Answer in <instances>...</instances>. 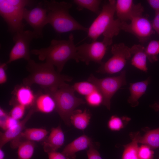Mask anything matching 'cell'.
<instances>
[{
  "instance_id": "6da1fadb",
  "label": "cell",
  "mask_w": 159,
  "mask_h": 159,
  "mask_svg": "<svg viewBox=\"0 0 159 159\" xmlns=\"http://www.w3.org/2000/svg\"><path fill=\"white\" fill-rule=\"evenodd\" d=\"M54 67L46 62L38 63L30 59L26 66L29 74L23 79V84L30 87L36 84L44 90L52 91L72 80V77L60 74L55 70Z\"/></svg>"
},
{
  "instance_id": "7a4b0ae2",
  "label": "cell",
  "mask_w": 159,
  "mask_h": 159,
  "mask_svg": "<svg viewBox=\"0 0 159 159\" xmlns=\"http://www.w3.org/2000/svg\"><path fill=\"white\" fill-rule=\"evenodd\" d=\"M74 42L73 35L71 34L68 39H52L50 45L46 48L34 49L30 53L37 56L39 59L55 66L57 71L60 73L66 63L71 59L77 62L80 61Z\"/></svg>"
},
{
  "instance_id": "3957f363",
  "label": "cell",
  "mask_w": 159,
  "mask_h": 159,
  "mask_svg": "<svg viewBox=\"0 0 159 159\" xmlns=\"http://www.w3.org/2000/svg\"><path fill=\"white\" fill-rule=\"evenodd\" d=\"M115 3V0H110L104 4L97 17L87 29V37L92 41H96L102 35L103 40L110 46L113 37L121 30L122 22L114 18Z\"/></svg>"
},
{
  "instance_id": "277c9868",
  "label": "cell",
  "mask_w": 159,
  "mask_h": 159,
  "mask_svg": "<svg viewBox=\"0 0 159 159\" xmlns=\"http://www.w3.org/2000/svg\"><path fill=\"white\" fill-rule=\"evenodd\" d=\"M72 6L71 3L64 1H44L43 7L47 11V23L57 33L77 30L87 31L88 28L79 23L70 14L69 11Z\"/></svg>"
},
{
  "instance_id": "5b68a950",
  "label": "cell",
  "mask_w": 159,
  "mask_h": 159,
  "mask_svg": "<svg viewBox=\"0 0 159 159\" xmlns=\"http://www.w3.org/2000/svg\"><path fill=\"white\" fill-rule=\"evenodd\" d=\"M44 91L54 99L56 105L55 110L65 123L70 125L71 115L77 107L85 104V102L76 97L72 86L67 83L57 90Z\"/></svg>"
},
{
  "instance_id": "8992f818",
  "label": "cell",
  "mask_w": 159,
  "mask_h": 159,
  "mask_svg": "<svg viewBox=\"0 0 159 159\" xmlns=\"http://www.w3.org/2000/svg\"><path fill=\"white\" fill-rule=\"evenodd\" d=\"M33 1L27 0H0V14L6 23L9 30L15 34L23 31L25 7L32 4Z\"/></svg>"
},
{
  "instance_id": "52a82bcc",
  "label": "cell",
  "mask_w": 159,
  "mask_h": 159,
  "mask_svg": "<svg viewBox=\"0 0 159 159\" xmlns=\"http://www.w3.org/2000/svg\"><path fill=\"white\" fill-rule=\"evenodd\" d=\"M87 81L96 87L103 98L102 104L109 110L110 109L111 100L116 92L122 87L127 84L126 71L121 72L117 76L98 78L92 74L88 77Z\"/></svg>"
},
{
  "instance_id": "ba28073f",
  "label": "cell",
  "mask_w": 159,
  "mask_h": 159,
  "mask_svg": "<svg viewBox=\"0 0 159 159\" xmlns=\"http://www.w3.org/2000/svg\"><path fill=\"white\" fill-rule=\"evenodd\" d=\"M111 51L112 56L100 64L97 71V72L109 74L118 73L123 69L132 56L130 48L123 43L114 44Z\"/></svg>"
},
{
  "instance_id": "9c48e42d",
  "label": "cell",
  "mask_w": 159,
  "mask_h": 159,
  "mask_svg": "<svg viewBox=\"0 0 159 159\" xmlns=\"http://www.w3.org/2000/svg\"><path fill=\"white\" fill-rule=\"evenodd\" d=\"M35 39L33 31L29 30L21 31L15 34L13 37L14 44L9 54L8 64L17 60L23 59L28 61L30 58V44L32 40Z\"/></svg>"
},
{
  "instance_id": "30bf717a",
  "label": "cell",
  "mask_w": 159,
  "mask_h": 159,
  "mask_svg": "<svg viewBox=\"0 0 159 159\" xmlns=\"http://www.w3.org/2000/svg\"><path fill=\"white\" fill-rule=\"evenodd\" d=\"M110 45L103 40L94 41L90 43H85L77 46V51L80 61L89 65L91 62L101 64Z\"/></svg>"
},
{
  "instance_id": "8fae6325",
  "label": "cell",
  "mask_w": 159,
  "mask_h": 159,
  "mask_svg": "<svg viewBox=\"0 0 159 159\" xmlns=\"http://www.w3.org/2000/svg\"><path fill=\"white\" fill-rule=\"evenodd\" d=\"M121 30L133 34L141 43L147 41L155 33L152 23L143 15L134 18L129 24L122 22Z\"/></svg>"
},
{
  "instance_id": "7c38bea8",
  "label": "cell",
  "mask_w": 159,
  "mask_h": 159,
  "mask_svg": "<svg viewBox=\"0 0 159 159\" xmlns=\"http://www.w3.org/2000/svg\"><path fill=\"white\" fill-rule=\"evenodd\" d=\"M39 3L31 9L25 8L24 11L23 19L33 29L35 39L42 37L44 27L48 24L47 11Z\"/></svg>"
},
{
  "instance_id": "4fadbf2b",
  "label": "cell",
  "mask_w": 159,
  "mask_h": 159,
  "mask_svg": "<svg viewBox=\"0 0 159 159\" xmlns=\"http://www.w3.org/2000/svg\"><path fill=\"white\" fill-rule=\"evenodd\" d=\"M143 6L141 3L135 4L132 0L116 1L115 13L122 22L131 21L134 18L143 15Z\"/></svg>"
},
{
  "instance_id": "5bb4252c",
  "label": "cell",
  "mask_w": 159,
  "mask_h": 159,
  "mask_svg": "<svg viewBox=\"0 0 159 159\" xmlns=\"http://www.w3.org/2000/svg\"><path fill=\"white\" fill-rule=\"evenodd\" d=\"M35 111L34 108L30 110L25 117L11 128L0 133V148L8 142L17 138L23 131L25 125Z\"/></svg>"
},
{
  "instance_id": "9a60e30c",
  "label": "cell",
  "mask_w": 159,
  "mask_h": 159,
  "mask_svg": "<svg viewBox=\"0 0 159 159\" xmlns=\"http://www.w3.org/2000/svg\"><path fill=\"white\" fill-rule=\"evenodd\" d=\"M92 144L90 137L83 135L67 145L62 153L71 159H75L76 153L89 148Z\"/></svg>"
},
{
  "instance_id": "2e32d148",
  "label": "cell",
  "mask_w": 159,
  "mask_h": 159,
  "mask_svg": "<svg viewBox=\"0 0 159 159\" xmlns=\"http://www.w3.org/2000/svg\"><path fill=\"white\" fill-rule=\"evenodd\" d=\"M64 141V135L60 126L53 128L44 142V150L47 153L56 151L63 145Z\"/></svg>"
},
{
  "instance_id": "e0dca14e",
  "label": "cell",
  "mask_w": 159,
  "mask_h": 159,
  "mask_svg": "<svg viewBox=\"0 0 159 159\" xmlns=\"http://www.w3.org/2000/svg\"><path fill=\"white\" fill-rule=\"evenodd\" d=\"M150 81V79L148 77L144 81L130 84V95L127 102L132 107H135L138 105V100L145 94Z\"/></svg>"
},
{
  "instance_id": "ac0fdd59",
  "label": "cell",
  "mask_w": 159,
  "mask_h": 159,
  "mask_svg": "<svg viewBox=\"0 0 159 159\" xmlns=\"http://www.w3.org/2000/svg\"><path fill=\"white\" fill-rule=\"evenodd\" d=\"M145 48L140 44H135L131 48L132 57L131 64L138 69L145 72L148 71L147 64V57Z\"/></svg>"
},
{
  "instance_id": "d6986e66",
  "label": "cell",
  "mask_w": 159,
  "mask_h": 159,
  "mask_svg": "<svg viewBox=\"0 0 159 159\" xmlns=\"http://www.w3.org/2000/svg\"><path fill=\"white\" fill-rule=\"evenodd\" d=\"M16 89L14 92V95L18 104L26 107L34 104L36 96L29 86L23 85Z\"/></svg>"
},
{
  "instance_id": "ffe728a7",
  "label": "cell",
  "mask_w": 159,
  "mask_h": 159,
  "mask_svg": "<svg viewBox=\"0 0 159 159\" xmlns=\"http://www.w3.org/2000/svg\"><path fill=\"white\" fill-rule=\"evenodd\" d=\"M48 133L46 129L40 128H29L23 131L19 136L13 140L12 145L14 146L17 145L20 138H24L26 140L32 141L39 142L45 138Z\"/></svg>"
},
{
  "instance_id": "44dd1931",
  "label": "cell",
  "mask_w": 159,
  "mask_h": 159,
  "mask_svg": "<svg viewBox=\"0 0 159 159\" xmlns=\"http://www.w3.org/2000/svg\"><path fill=\"white\" fill-rule=\"evenodd\" d=\"M36 110L41 112L49 113L56 109L55 100L50 94L46 93L36 96L34 103Z\"/></svg>"
},
{
  "instance_id": "7402d4cb",
  "label": "cell",
  "mask_w": 159,
  "mask_h": 159,
  "mask_svg": "<svg viewBox=\"0 0 159 159\" xmlns=\"http://www.w3.org/2000/svg\"><path fill=\"white\" fill-rule=\"evenodd\" d=\"M91 118V113L87 109L83 112L76 110L71 116L70 122L76 128L84 130L89 125Z\"/></svg>"
},
{
  "instance_id": "603a6c76",
  "label": "cell",
  "mask_w": 159,
  "mask_h": 159,
  "mask_svg": "<svg viewBox=\"0 0 159 159\" xmlns=\"http://www.w3.org/2000/svg\"><path fill=\"white\" fill-rule=\"evenodd\" d=\"M140 135L139 132H131L130 136L132 141L125 145L122 159H139L138 145V139Z\"/></svg>"
},
{
  "instance_id": "cb8c5ba5",
  "label": "cell",
  "mask_w": 159,
  "mask_h": 159,
  "mask_svg": "<svg viewBox=\"0 0 159 159\" xmlns=\"http://www.w3.org/2000/svg\"><path fill=\"white\" fill-rule=\"evenodd\" d=\"M138 143L146 145L152 149L159 148V127L148 130L143 136L140 135Z\"/></svg>"
},
{
  "instance_id": "d4e9b609",
  "label": "cell",
  "mask_w": 159,
  "mask_h": 159,
  "mask_svg": "<svg viewBox=\"0 0 159 159\" xmlns=\"http://www.w3.org/2000/svg\"><path fill=\"white\" fill-rule=\"evenodd\" d=\"M35 147L33 141L26 140L20 142L17 147L18 159H30L34 154Z\"/></svg>"
},
{
  "instance_id": "484cf974",
  "label": "cell",
  "mask_w": 159,
  "mask_h": 159,
  "mask_svg": "<svg viewBox=\"0 0 159 159\" xmlns=\"http://www.w3.org/2000/svg\"><path fill=\"white\" fill-rule=\"evenodd\" d=\"M73 3L77 6L79 11L86 9L96 14H98L100 6L102 2L100 0H74Z\"/></svg>"
},
{
  "instance_id": "4316f807",
  "label": "cell",
  "mask_w": 159,
  "mask_h": 159,
  "mask_svg": "<svg viewBox=\"0 0 159 159\" xmlns=\"http://www.w3.org/2000/svg\"><path fill=\"white\" fill-rule=\"evenodd\" d=\"M72 86L75 91L85 97L97 90L94 85L88 81L76 82Z\"/></svg>"
},
{
  "instance_id": "83f0119b",
  "label": "cell",
  "mask_w": 159,
  "mask_h": 159,
  "mask_svg": "<svg viewBox=\"0 0 159 159\" xmlns=\"http://www.w3.org/2000/svg\"><path fill=\"white\" fill-rule=\"evenodd\" d=\"M145 50L147 58L150 63L157 61L159 54V40L150 41L145 48Z\"/></svg>"
},
{
  "instance_id": "f1b7e54d",
  "label": "cell",
  "mask_w": 159,
  "mask_h": 159,
  "mask_svg": "<svg viewBox=\"0 0 159 159\" xmlns=\"http://www.w3.org/2000/svg\"><path fill=\"white\" fill-rule=\"evenodd\" d=\"M128 118L125 117H120L115 115H112L108 121V127L112 131L119 130L124 127V120Z\"/></svg>"
},
{
  "instance_id": "f546056e",
  "label": "cell",
  "mask_w": 159,
  "mask_h": 159,
  "mask_svg": "<svg viewBox=\"0 0 159 159\" xmlns=\"http://www.w3.org/2000/svg\"><path fill=\"white\" fill-rule=\"evenodd\" d=\"M85 99L86 103L92 107L98 106L103 102L102 96L97 90L85 96Z\"/></svg>"
},
{
  "instance_id": "4dcf8cb0",
  "label": "cell",
  "mask_w": 159,
  "mask_h": 159,
  "mask_svg": "<svg viewBox=\"0 0 159 159\" xmlns=\"http://www.w3.org/2000/svg\"><path fill=\"white\" fill-rule=\"evenodd\" d=\"M138 154L139 159H153L154 156L152 149L143 144L139 147Z\"/></svg>"
},
{
  "instance_id": "1f68e13d",
  "label": "cell",
  "mask_w": 159,
  "mask_h": 159,
  "mask_svg": "<svg viewBox=\"0 0 159 159\" xmlns=\"http://www.w3.org/2000/svg\"><path fill=\"white\" fill-rule=\"evenodd\" d=\"M19 121V120L14 119L9 115L4 117H0V127L6 131L17 124Z\"/></svg>"
},
{
  "instance_id": "d6a6232c",
  "label": "cell",
  "mask_w": 159,
  "mask_h": 159,
  "mask_svg": "<svg viewBox=\"0 0 159 159\" xmlns=\"http://www.w3.org/2000/svg\"><path fill=\"white\" fill-rule=\"evenodd\" d=\"M26 107L19 104H16L12 108L9 115L17 120L21 119L24 115Z\"/></svg>"
},
{
  "instance_id": "836d02e7",
  "label": "cell",
  "mask_w": 159,
  "mask_h": 159,
  "mask_svg": "<svg viewBox=\"0 0 159 159\" xmlns=\"http://www.w3.org/2000/svg\"><path fill=\"white\" fill-rule=\"evenodd\" d=\"M88 159H102L100 153L93 145L92 144L87 152Z\"/></svg>"
},
{
  "instance_id": "e575fe53",
  "label": "cell",
  "mask_w": 159,
  "mask_h": 159,
  "mask_svg": "<svg viewBox=\"0 0 159 159\" xmlns=\"http://www.w3.org/2000/svg\"><path fill=\"white\" fill-rule=\"evenodd\" d=\"M7 64L6 62L0 64V84L1 85L5 83L7 80V76L6 72Z\"/></svg>"
},
{
  "instance_id": "d590c367",
  "label": "cell",
  "mask_w": 159,
  "mask_h": 159,
  "mask_svg": "<svg viewBox=\"0 0 159 159\" xmlns=\"http://www.w3.org/2000/svg\"><path fill=\"white\" fill-rule=\"evenodd\" d=\"M48 159H71L62 153L53 151L47 153Z\"/></svg>"
},
{
  "instance_id": "8d00e7d4",
  "label": "cell",
  "mask_w": 159,
  "mask_h": 159,
  "mask_svg": "<svg viewBox=\"0 0 159 159\" xmlns=\"http://www.w3.org/2000/svg\"><path fill=\"white\" fill-rule=\"evenodd\" d=\"M152 23L154 31L159 35V11L155 12V14Z\"/></svg>"
},
{
  "instance_id": "74e56055",
  "label": "cell",
  "mask_w": 159,
  "mask_h": 159,
  "mask_svg": "<svg viewBox=\"0 0 159 159\" xmlns=\"http://www.w3.org/2000/svg\"><path fill=\"white\" fill-rule=\"evenodd\" d=\"M147 1L155 12L159 11V0H148Z\"/></svg>"
},
{
  "instance_id": "f35d334b",
  "label": "cell",
  "mask_w": 159,
  "mask_h": 159,
  "mask_svg": "<svg viewBox=\"0 0 159 159\" xmlns=\"http://www.w3.org/2000/svg\"><path fill=\"white\" fill-rule=\"evenodd\" d=\"M150 107L153 108L155 111H158L159 110V103H155L151 105Z\"/></svg>"
},
{
  "instance_id": "ab89813d",
  "label": "cell",
  "mask_w": 159,
  "mask_h": 159,
  "mask_svg": "<svg viewBox=\"0 0 159 159\" xmlns=\"http://www.w3.org/2000/svg\"><path fill=\"white\" fill-rule=\"evenodd\" d=\"M6 113L5 111L1 108L0 109V117H4L7 116Z\"/></svg>"
},
{
  "instance_id": "60d3db41",
  "label": "cell",
  "mask_w": 159,
  "mask_h": 159,
  "mask_svg": "<svg viewBox=\"0 0 159 159\" xmlns=\"http://www.w3.org/2000/svg\"><path fill=\"white\" fill-rule=\"evenodd\" d=\"M5 154L1 148H0V159H4Z\"/></svg>"
}]
</instances>
